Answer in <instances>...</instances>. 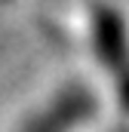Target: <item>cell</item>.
Returning <instances> with one entry per match:
<instances>
[{"label":"cell","instance_id":"6da1fadb","mask_svg":"<svg viewBox=\"0 0 129 132\" xmlns=\"http://www.w3.org/2000/svg\"><path fill=\"white\" fill-rule=\"evenodd\" d=\"M95 46L104 62H111V65L123 62V55H126V25L117 12L101 9L95 15Z\"/></svg>","mask_w":129,"mask_h":132}]
</instances>
